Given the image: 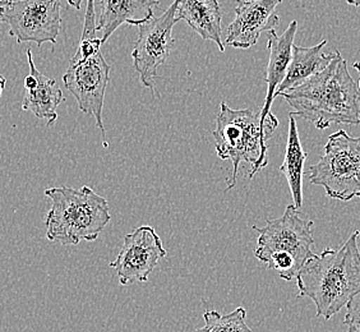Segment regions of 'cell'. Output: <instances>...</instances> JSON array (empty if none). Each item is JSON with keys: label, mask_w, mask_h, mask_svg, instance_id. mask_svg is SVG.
Here are the masks:
<instances>
[{"label": "cell", "mask_w": 360, "mask_h": 332, "mask_svg": "<svg viewBox=\"0 0 360 332\" xmlns=\"http://www.w3.org/2000/svg\"><path fill=\"white\" fill-rule=\"evenodd\" d=\"M280 96L294 109L290 114L311 122L319 131L333 124H360L359 86L339 50L327 68Z\"/></svg>", "instance_id": "6da1fadb"}, {"label": "cell", "mask_w": 360, "mask_h": 332, "mask_svg": "<svg viewBox=\"0 0 360 332\" xmlns=\"http://www.w3.org/2000/svg\"><path fill=\"white\" fill-rule=\"evenodd\" d=\"M359 236L356 230L340 248H326L314 255L295 277L299 297L312 300L317 317L333 319L359 293Z\"/></svg>", "instance_id": "7a4b0ae2"}, {"label": "cell", "mask_w": 360, "mask_h": 332, "mask_svg": "<svg viewBox=\"0 0 360 332\" xmlns=\"http://www.w3.org/2000/svg\"><path fill=\"white\" fill-rule=\"evenodd\" d=\"M45 196L51 201L45 219L50 242L63 245L94 242L110 222L109 203L87 186L81 189L49 188Z\"/></svg>", "instance_id": "3957f363"}, {"label": "cell", "mask_w": 360, "mask_h": 332, "mask_svg": "<svg viewBox=\"0 0 360 332\" xmlns=\"http://www.w3.org/2000/svg\"><path fill=\"white\" fill-rule=\"evenodd\" d=\"M313 226V220L305 219L298 208L289 205L281 217L269 220L264 228L253 226L259 234L255 256L283 280L291 281L314 256Z\"/></svg>", "instance_id": "277c9868"}, {"label": "cell", "mask_w": 360, "mask_h": 332, "mask_svg": "<svg viewBox=\"0 0 360 332\" xmlns=\"http://www.w3.org/2000/svg\"><path fill=\"white\" fill-rule=\"evenodd\" d=\"M212 136L217 156L233 162V175L226 191L236 187L240 162H250L252 165L250 179H253L269 164L266 142L271 137L261 123V109L234 110L222 101Z\"/></svg>", "instance_id": "5b68a950"}, {"label": "cell", "mask_w": 360, "mask_h": 332, "mask_svg": "<svg viewBox=\"0 0 360 332\" xmlns=\"http://www.w3.org/2000/svg\"><path fill=\"white\" fill-rule=\"evenodd\" d=\"M101 40L97 36L96 23L86 21L78 48L70 59V67L63 76V83L76 97L78 109L94 117L101 131L105 148L109 147L106 141L103 110L105 94L110 81V65L101 53Z\"/></svg>", "instance_id": "8992f818"}, {"label": "cell", "mask_w": 360, "mask_h": 332, "mask_svg": "<svg viewBox=\"0 0 360 332\" xmlns=\"http://www.w3.org/2000/svg\"><path fill=\"white\" fill-rule=\"evenodd\" d=\"M308 178L325 188L330 198L352 201L360 193V137L344 129L333 133L319 162L309 167Z\"/></svg>", "instance_id": "52a82bcc"}, {"label": "cell", "mask_w": 360, "mask_h": 332, "mask_svg": "<svg viewBox=\"0 0 360 332\" xmlns=\"http://www.w3.org/2000/svg\"><path fill=\"white\" fill-rule=\"evenodd\" d=\"M0 23L9 26L8 35L18 44L45 42L56 45L62 28L60 0H15L0 8Z\"/></svg>", "instance_id": "ba28073f"}, {"label": "cell", "mask_w": 360, "mask_h": 332, "mask_svg": "<svg viewBox=\"0 0 360 332\" xmlns=\"http://www.w3.org/2000/svg\"><path fill=\"white\" fill-rule=\"evenodd\" d=\"M178 0L160 17L139 26V39L132 51L133 67L139 73V79L146 89H150L155 97L159 96L155 89L158 70L167 62L173 49V28L178 23Z\"/></svg>", "instance_id": "9c48e42d"}, {"label": "cell", "mask_w": 360, "mask_h": 332, "mask_svg": "<svg viewBox=\"0 0 360 332\" xmlns=\"http://www.w3.org/2000/svg\"><path fill=\"white\" fill-rule=\"evenodd\" d=\"M167 257V249L153 226L143 225L124 236L123 247L110 263L117 271L119 283L132 285L147 283L160 260Z\"/></svg>", "instance_id": "30bf717a"}, {"label": "cell", "mask_w": 360, "mask_h": 332, "mask_svg": "<svg viewBox=\"0 0 360 332\" xmlns=\"http://www.w3.org/2000/svg\"><path fill=\"white\" fill-rule=\"evenodd\" d=\"M283 0L239 1L236 18L226 30L225 45L234 49H250L256 45L262 32L276 30L280 18L276 8Z\"/></svg>", "instance_id": "8fae6325"}, {"label": "cell", "mask_w": 360, "mask_h": 332, "mask_svg": "<svg viewBox=\"0 0 360 332\" xmlns=\"http://www.w3.org/2000/svg\"><path fill=\"white\" fill-rule=\"evenodd\" d=\"M298 31V21H291L290 25L283 32V35L278 36L276 30H272L266 32L267 34V48H269V64L266 70V76L264 77V82L267 83V92L264 104L261 109V123L264 132L272 136L276 131L278 120L271 113V106L275 100V92L277 87L283 83L285 76L289 70L291 58H292V46L294 39Z\"/></svg>", "instance_id": "7c38bea8"}, {"label": "cell", "mask_w": 360, "mask_h": 332, "mask_svg": "<svg viewBox=\"0 0 360 332\" xmlns=\"http://www.w3.org/2000/svg\"><path fill=\"white\" fill-rule=\"evenodd\" d=\"M30 75L25 79L26 95L23 97L22 109L30 111L37 119H45L48 127H53L58 120V106L64 101L63 92L54 78L42 75L36 68L31 50H27Z\"/></svg>", "instance_id": "4fadbf2b"}, {"label": "cell", "mask_w": 360, "mask_h": 332, "mask_svg": "<svg viewBox=\"0 0 360 332\" xmlns=\"http://www.w3.org/2000/svg\"><path fill=\"white\" fill-rule=\"evenodd\" d=\"M160 0H101L97 34L101 44L109 40L122 25L141 26L153 18V9Z\"/></svg>", "instance_id": "5bb4252c"}, {"label": "cell", "mask_w": 360, "mask_h": 332, "mask_svg": "<svg viewBox=\"0 0 360 332\" xmlns=\"http://www.w3.org/2000/svg\"><path fill=\"white\" fill-rule=\"evenodd\" d=\"M178 21L187 22L188 26L203 40L215 42L224 53L221 39L222 11L217 0H178Z\"/></svg>", "instance_id": "9a60e30c"}, {"label": "cell", "mask_w": 360, "mask_h": 332, "mask_svg": "<svg viewBox=\"0 0 360 332\" xmlns=\"http://www.w3.org/2000/svg\"><path fill=\"white\" fill-rule=\"evenodd\" d=\"M327 45V40L311 46L304 48L294 45L292 46V58L288 73L283 83L277 87L275 97L280 96L285 91L291 90L308 81L311 77L316 76L319 72L327 68L335 56V51L325 54L323 49Z\"/></svg>", "instance_id": "2e32d148"}, {"label": "cell", "mask_w": 360, "mask_h": 332, "mask_svg": "<svg viewBox=\"0 0 360 332\" xmlns=\"http://www.w3.org/2000/svg\"><path fill=\"white\" fill-rule=\"evenodd\" d=\"M307 156L308 155L305 153L299 139L297 119L292 114H289V132H288L286 151H285L284 162L280 166V170L288 180L292 202H294L292 205L298 210L303 206V174H304Z\"/></svg>", "instance_id": "e0dca14e"}, {"label": "cell", "mask_w": 360, "mask_h": 332, "mask_svg": "<svg viewBox=\"0 0 360 332\" xmlns=\"http://www.w3.org/2000/svg\"><path fill=\"white\" fill-rule=\"evenodd\" d=\"M205 326L194 332H253L247 325V311L243 307L221 314L217 311H206L203 313Z\"/></svg>", "instance_id": "ac0fdd59"}, {"label": "cell", "mask_w": 360, "mask_h": 332, "mask_svg": "<svg viewBox=\"0 0 360 332\" xmlns=\"http://www.w3.org/2000/svg\"><path fill=\"white\" fill-rule=\"evenodd\" d=\"M345 325L347 332H360V291L347 305Z\"/></svg>", "instance_id": "d6986e66"}, {"label": "cell", "mask_w": 360, "mask_h": 332, "mask_svg": "<svg viewBox=\"0 0 360 332\" xmlns=\"http://www.w3.org/2000/svg\"><path fill=\"white\" fill-rule=\"evenodd\" d=\"M70 7L75 8V9H81V4H82V0H67Z\"/></svg>", "instance_id": "ffe728a7"}, {"label": "cell", "mask_w": 360, "mask_h": 332, "mask_svg": "<svg viewBox=\"0 0 360 332\" xmlns=\"http://www.w3.org/2000/svg\"><path fill=\"white\" fill-rule=\"evenodd\" d=\"M4 86H6V78L0 76V95H1V92L4 90Z\"/></svg>", "instance_id": "44dd1931"}, {"label": "cell", "mask_w": 360, "mask_h": 332, "mask_svg": "<svg viewBox=\"0 0 360 332\" xmlns=\"http://www.w3.org/2000/svg\"><path fill=\"white\" fill-rule=\"evenodd\" d=\"M347 3L354 7H360V0H347Z\"/></svg>", "instance_id": "7402d4cb"}, {"label": "cell", "mask_w": 360, "mask_h": 332, "mask_svg": "<svg viewBox=\"0 0 360 332\" xmlns=\"http://www.w3.org/2000/svg\"><path fill=\"white\" fill-rule=\"evenodd\" d=\"M12 0H0V8L6 7Z\"/></svg>", "instance_id": "603a6c76"}, {"label": "cell", "mask_w": 360, "mask_h": 332, "mask_svg": "<svg viewBox=\"0 0 360 332\" xmlns=\"http://www.w3.org/2000/svg\"><path fill=\"white\" fill-rule=\"evenodd\" d=\"M354 68H355V70H358V72H359V73H360V62L354 63ZM358 86H359V89H360V79H359V83H358Z\"/></svg>", "instance_id": "cb8c5ba5"}, {"label": "cell", "mask_w": 360, "mask_h": 332, "mask_svg": "<svg viewBox=\"0 0 360 332\" xmlns=\"http://www.w3.org/2000/svg\"><path fill=\"white\" fill-rule=\"evenodd\" d=\"M238 1H248V0H238Z\"/></svg>", "instance_id": "d4e9b609"}, {"label": "cell", "mask_w": 360, "mask_h": 332, "mask_svg": "<svg viewBox=\"0 0 360 332\" xmlns=\"http://www.w3.org/2000/svg\"><path fill=\"white\" fill-rule=\"evenodd\" d=\"M356 197H359V198H360V193L358 194V196H356Z\"/></svg>", "instance_id": "484cf974"}]
</instances>
